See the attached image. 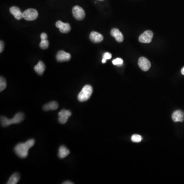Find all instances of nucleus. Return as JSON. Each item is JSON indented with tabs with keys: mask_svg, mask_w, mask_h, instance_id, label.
<instances>
[{
	"mask_svg": "<svg viewBox=\"0 0 184 184\" xmlns=\"http://www.w3.org/2000/svg\"><path fill=\"white\" fill-rule=\"evenodd\" d=\"M34 144L35 140L34 139L29 140L26 142L18 144L15 148V151L18 157L21 158H25L28 156L29 149L32 147Z\"/></svg>",
	"mask_w": 184,
	"mask_h": 184,
	"instance_id": "1",
	"label": "nucleus"
},
{
	"mask_svg": "<svg viewBox=\"0 0 184 184\" xmlns=\"http://www.w3.org/2000/svg\"><path fill=\"white\" fill-rule=\"evenodd\" d=\"M24 115L22 113H18L12 119H8L4 116H1V123L2 126L7 127L13 124H19L24 120Z\"/></svg>",
	"mask_w": 184,
	"mask_h": 184,
	"instance_id": "2",
	"label": "nucleus"
},
{
	"mask_svg": "<svg viewBox=\"0 0 184 184\" xmlns=\"http://www.w3.org/2000/svg\"><path fill=\"white\" fill-rule=\"evenodd\" d=\"M93 93V88L90 85L85 86L78 95V100L80 102H84L89 99Z\"/></svg>",
	"mask_w": 184,
	"mask_h": 184,
	"instance_id": "3",
	"label": "nucleus"
},
{
	"mask_svg": "<svg viewBox=\"0 0 184 184\" xmlns=\"http://www.w3.org/2000/svg\"><path fill=\"white\" fill-rule=\"evenodd\" d=\"M38 15L39 14L37 11L32 8L27 9L23 12V18L26 21H34L37 19Z\"/></svg>",
	"mask_w": 184,
	"mask_h": 184,
	"instance_id": "4",
	"label": "nucleus"
},
{
	"mask_svg": "<svg viewBox=\"0 0 184 184\" xmlns=\"http://www.w3.org/2000/svg\"><path fill=\"white\" fill-rule=\"evenodd\" d=\"M72 13L75 19L77 20L82 21L85 19V11L79 6H75L72 9Z\"/></svg>",
	"mask_w": 184,
	"mask_h": 184,
	"instance_id": "5",
	"label": "nucleus"
},
{
	"mask_svg": "<svg viewBox=\"0 0 184 184\" xmlns=\"http://www.w3.org/2000/svg\"><path fill=\"white\" fill-rule=\"evenodd\" d=\"M153 33L150 30H146L140 36L139 40L142 43H150L153 38Z\"/></svg>",
	"mask_w": 184,
	"mask_h": 184,
	"instance_id": "6",
	"label": "nucleus"
},
{
	"mask_svg": "<svg viewBox=\"0 0 184 184\" xmlns=\"http://www.w3.org/2000/svg\"><path fill=\"white\" fill-rule=\"evenodd\" d=\"M72 113L69 110H61L60 113H58V122L60 123L64 124L67 123L68 120L69 118L71 116Z\"/></svg>",
	"mask_w": 184,
	"mask_h": 184,
	"instance_id": "7",
	"label": "nucleus"
},
{
	"mask_svg": "<svg viewBox=\"0 0 184 184\" xmlns=\"http://www.w3.org/2000/svg\"><path fill=\"white\" fill-rule=\"evenodd\" d=\"M138 65L143 71H147L150 69L151 64L148 60L144 57H141L138 61Z\"/></svg>",
	"mask_w": 184,
	"mask_h": 184,
	"instance_id": "8",
	"label": "nucleus"
},
{
	"mask_svg": "<svg viewBox=\"0 0 184 184\" xmlns=\"http://www.w3.org/2000/svg\"><path fill=\"white\" fill-rule=\"evenodd\" d=\"M57 61L58 62H61L64 61H70L71 58V55L70 53H67L63 50L58 51L57 53L56 56Z\"/></svg>",
	"mask_w": 184,
	"mask_h": 184,
	"instance_id": "9",
	"label": "nucleus"
},
{
	"mask_svg": "<svg viewBox=\"0 0 184 184\" xmlns=\"http://www.w3.org/2000/svg\"><path fill=\"white\" fill-rule=\"evenodd\" d=\"M56 27L59 28L60 32L62 33H68L71 29L70 24L69 23H65L61 21L57 22Z\"/></svg>",
	"mask_w": 184,
	"mask_h": 184,
	"instance_id": "10",
	"label": "nucleus"
},
{
	"mask_svg": "<svg viewBox=\"0 0 184 184\" xmlns=\"http://www.w3.org/2000/svg\"><path fill=\"white\" fill-rule=\"evenodd\" d=\"M90 39L91 42L94 43H99L103 40V36L99 33L96 31H93L90 35Z\"/></svg>",
	"mask_w": 184,
	"mask_h": 184,
	"instance_id": "11",
	"label": "nucleus"
},
{
	"mask_svg": "<svg viewBox=\"0 0 184 184\" xmlns=\"http://www.w3.org/2000/svg\"><path fill=\"white\" fill-rule=\"evenodd\" d=\"M172 119L174 122H183L184 120V113L180 110L176 111L172 114Z\"/></svg>",
	"mask_w": 184,
	"mask_h": 184,
	"instance_id": "12",
	"label": "nucleus"
},
{
	"mask_svg": "<svg viewBox=\"0 0 184 184\" xmlns=\"http://www.w3.org/2000/svg\"><path fill=\"white\" fill-rule=\"evenodd\" d=\"M111 34L113 37H115L116 40L119 43L123 42L124 40V36L122 33L119 31L118 29L114 28L111 31Z\"/></svg>",
	"mask_w": 184,
	"mask_h": 184,
	"instance_id": "13",
	"label": "nucleus"
},
{
	"mask_svg": "<svg viewBox=\"0 0 184 184\" xmlns=\"http://www.w3.org/2000/svg\"><path fill=\"white\" fill-rule=\"evenodd\" d=\"M10 12L15 16L16 19L19 20L23 18V12L21 11L19 8L16 6H13L10 8Z\"/></svg>",
	"mask_w": 184,
	"mask_h": 184,
	"instance_id": "14",
	"label": "nucleus"
},
{
	"mask_svg": "<svg viewBox=\"0 0 184 184\" xmlns=\"http://www.w3.org/2000/svg\"><path fill=\"white\" fill-rule=\"evenodd\" d=\"M46 67H45V64L42 61H40L38 62V64L34 67V69L35 71L40 75H42L45 71Z\"/></svg>",
	"mask_w": 184,
	"mask_h": 184,
	"instance_id": "15",
	"label": "nucleus"
},
{
	"mask_svg": "<svg viewBox=\"0 0 184 184\" xmlns=\"http://www.w3.org/2000/svg\"><path fill=\"white\" fill-rule=\"evenodd\" d=\"M58 107V103L55 101H52L48 103L47 104H45L43 107V110L45 111H54L56 110Z\"/></svg>",
	"mask_w": 184,
	"mask_h": 184,
	"instance_id": "16",
	"label": "nucleus"
},
{
	"mask_svg": "<svg viewBox=\"0 0 184 184\" xmlns=\"http://www.w3.org/2000/svg\"><path fill=\"white\" fill-rule=\"evenodd\" d=\"M70 154V151L65 146H61L59 148L58 157L61 159H64Z\"/></svg>",
	"mask_w": 184,
	"mask_h": 184,
	"instance_id": "17",
	"label": "nucleus"
},
{
	"mask_svg": "<svg viewBox=\"0 0 184 184\" xmlns=\"http://www.w3.org/2000/svg\"><path fill=\"white\" fill-rule=\"evenodd\" d=\"M20 179L19 174L18 173H15L13 174L10 178H9L7 184H16L19 182Z\"/></svg>",
	"mask_w": 184,
	"mask_h": 184,
	"instance_id": "18",
	"label": "nucleus"
},
{
	"mask_svg": "<svg viewBox=\"0 0 184 184\" xmlns=\"http://www.w3.org/2000/svg\"><path fill=\"white\" fill-rule=\"evenodd\" d=\"M7 86L6 80L4 77L1 76L0 77V91L2 92L6 89Z\"/></svg>",
	"mask_w": 184,
	"mask_h": 184,
	"instance_id": "19",
	"label": "nucleus"
},
{
	"mask_svg": "<svg viewBox=\"0 0 184 184\" xmlns=\"http://www.w3.org/2000/svg\"><path fill=\"white\" fill-rule=\"evenodd\" d=\"M49 41L47 40H41L40 46L41 49L45 50V49H47L49 47Z\"/></svg>",
	"mask_w": 184,
	"mask_h": 184,
	"instance_id": "20",
	"label": "nucleus"
},
{
	"mask_svg": "<svg viewBox=\"0 0 184 184\" xmlns=\"http://www.w3.org/2000/svg\"><path fill=\"white\" fill-rule=\"evenodd\" d=\"M142 140L141 136L139 135H134L132 137V141L134 142H140Z\"/></svg>",
	"mask_w": 184,
	"mask_h": 184,
	"instance_id": "21",
	"label": "nucleus"
},
{
	"mask_svg": "<svg viewBox=\"0 0 184 184\" xmlns=\"http://www.w3.org/2000/svg\"><path fill=\"white\" fill-rule=\"evenodd\" d=\"M113 64L114 65H118V66H121L123 65V61L122 58H117L115 60H113Z\"/></svg>",
	"mask_w": 184,
	"mask_h": 184,
	"instance_id": "22",
	"label": "nucleus"
},
{
	"mask_svg": "<svg viewBox=\"0 0 184 184\" xmlns=\"http://www.w3.org/2000/svg\"><path fill=\"white\" fill-rule=\"evenodd\" d=\"M111 54L110 53L108 52H106L104 54L103 56V58L105 59L106 60H110L111 58Z\"/></svg>",
	"mask_w": 184,
	"mask_h": 184,
	"instance_id": "23",
	"label": "nucleus"
},
{
	"mask_svg": "<svg viewBox=\"0 0 184 184\" xmlns=\"http://www.w3.org/2000/svg\"><path fill=\"white\" fill-rule=\"evenodd\" d=\"M48 36L45 33H42L41 35H40V39L41 40H47Z\"/></svg>",
	"mask_w": 184,
	"mask_h": 184,
	"instance_id": "24",
	"label": "nucleus"
},
{
	"mask_svg": "<svg viewBox=\"0 0 184 184\" xmlns=\"http://www.w3.org/2000/svg\"><path fill=\"white\" fill-rule=\"evenodd\" d=\"M4 43L3 41L1 40V43H0V53H2L4 50Z\"/></svg>",
	"mask_w": 184,
	"mask_h": 184,
	"instance_id": "25",
	"label": "nucleus"
},
{
	"mask_svg": "<svg viewBox=\"0 0 184 184\" xmlns=\"http://www.w3.org/2000/svg\"><path fill=\"white\" fill-rule=\"evenodd\" d=\"M73 183H72V182H70V181H66V182H64V183H63V184H73Z\"/></svg>",
	"mask_w": 184,
	"mask_h": 184,
	"instance_id": "26",
	"label": "nucleus"
},
{
	"mask_svg": "<svg viewBox=\"0 0 184 184\" xmlns=\"http://www.w3.org/2000/svg\"><path fill=\"white\" fill-rule=\"evenodd\" d=\"M106 61H107V60L103 58L102 60V62L103 64H105V63H106Z\"/></svg>",
	"mask_w": 184,
	"mask_h": 184,
	"instance_id": "27",
	"label": "nucleus"
},
{
	"mask_svg": "<svg viewBox=\"0 0 184 184\" xmlns=\"http://www.w3.org/2000/svg\"><path fill=\"white\" fill-rule=\"evenodd\" d=\"M181 73L182 74L184 75V67L182 69Z\"/></svg>",
	"mask_w": 184,
	"mask_h": 184,
	"instance_id": "28",
	"label": "nucleus"
}]
</instances>
